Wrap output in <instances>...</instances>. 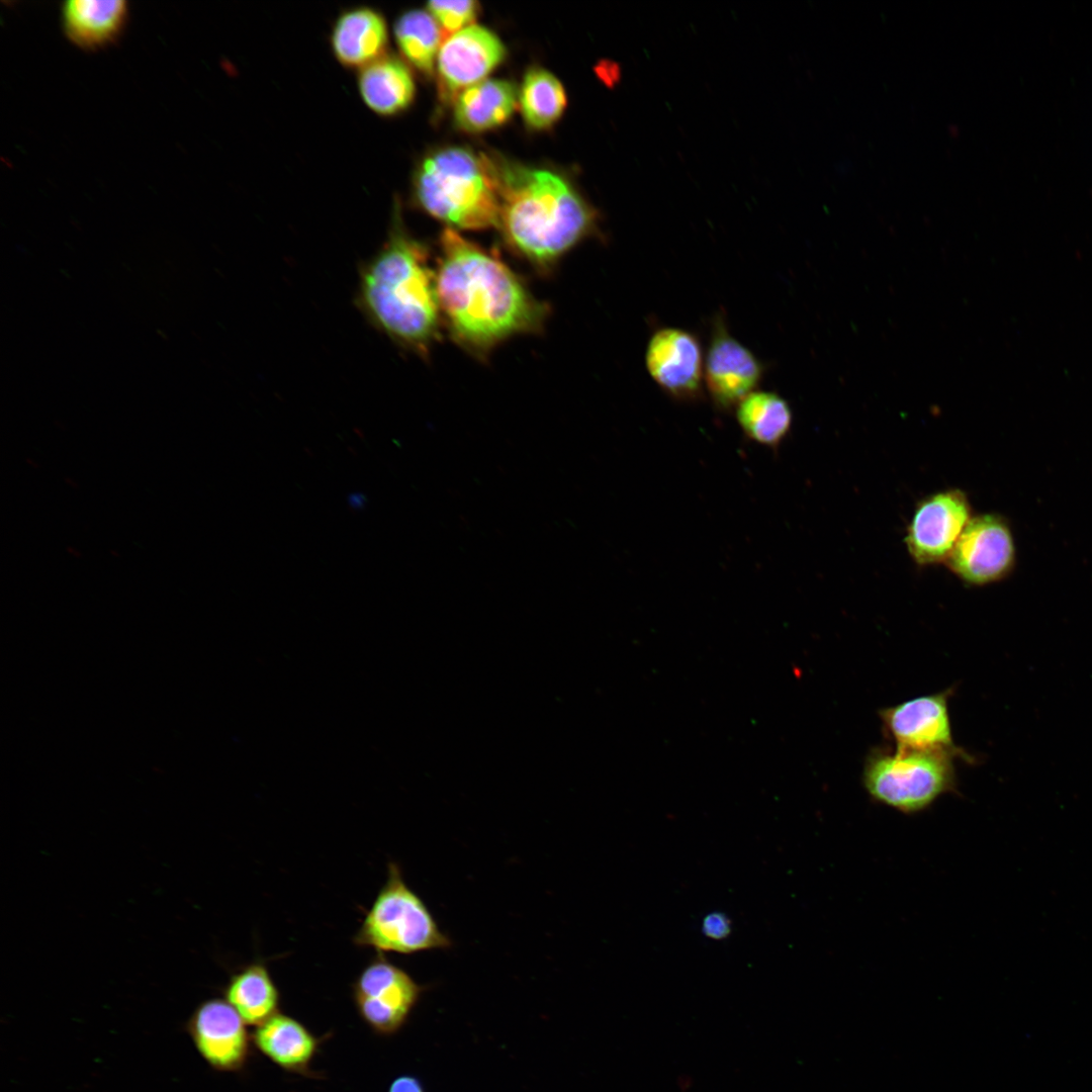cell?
<instances>
[{"label":"cell","mask_w":1092,"mask_h":1092,"mask_svg":"<svg viewBox=\"0 0 1092 1092\" xmlns=\"http://www.w3.org/2000/svg\"><path fill=\"white\" fill-rule=\"evenodd\" d=\"M393 33L406 62L423 75L431 77L444 39L435 18L422 9L407 10L395 20Z\"/></svg>","instance_id":"obj_22"},{"label":"cell","mask_w":1092,"mask_h":1092,"mask_svg":"<svg viewBox=\"0 0 1092 1092\" xmlns=\"http://www.w3.org/2000/svg\"><path fill=\"white\" fill-rule=\"evenodd\" d=\"M957 757L939 749L875 747L864 759L861 783L874 802L906 815L917 814L941 796L957 792Z\"/></svg>","instance_id":"obj_5"},{"label":"cell","mask_w":1092,"mask_h":1092,"mask_svg":"<svg viewBox=\"0 0 1092 1092\" xmlns=\"http://www.w3.org/2000/svg\"><path fill=\"white\" fill-rule=\"evenodd\" d=\"M351 989L364 1023L374 1033L390 1036L404 1026L426 987L378 953L361 971Z\"/></svg>","instance_id":"obj_7"},{"label":"cell","mask_w":1092,"mask_h":1092,"mask_svg":"<svg viewBox=\"0 0 1092 1092\" xmlns=\"http://www.w3.org/2000/svg\"><path fill=\"white\" fill-rule=\"evenodd\" d=\"M436 288L441 316L463 348L485 355L508 338L540 331L546 306L499 258L446 228Z\"/></svg>","instance_id":"obj_1"},{"label":"cell","mask_w":1092,"mask_h":1092,"mask_svg":"<svg viewBox=\"0 0 1092 1092\" xmlns=\"http://www.w3.org/2000/svg\"><path fill=\"white\" fill-rule=\"evenodd\" d=\"M704 363L699 339L684 329H658L647 343V372L656 385L674 400L695 402L702 399Z\"/></svg>","instance_id":"obj_10"},{"label":"cell","mask_w":1092,"mask_h":1092,"mask_svg":"<svg viewBox=\"0 0 1092 1092\" xmlns=\"http://www.w3.org/2000/svg\"><path fill=\"white\" fill-rule=\"evenodd\" d=\"M388 1092H425L421 1081L411 1075L396 1077L389 1085Z\"/></svg>","instance_id":"obj_26"},{"label":"cell","mask_w":1092,"mask_h":1092,"mask_svg":"<svg viewBox=\"0 0 1092 1092\" xmlns=\"http://www.w3.org/2000/svg\"><path fill=\"white\" fill-rule=\"evenodd\" d=\"M192 1042L207 1065L218 1072H240L250 1058L247 1023L225 1000L212 998L194 1010L187 1023Z\"/></svg>","instance_id":"obj_13"},{"label":"cell","mask_w":1092,"mask_h":1092,"mask_svg":"<svg viewBox=\"0 0 1092 1092\" xmlns=\"http://www.w3.org/2000/svg\"><path fill=\"white\" fill-rule=\"evenodd\" d=\"M357 85L364 103L380 116L406 110L416 95L414 76L405 63L386 54L358 71Z\"/></svg>","instance_id":"obj_17"},{"label":"cell","mask_w":1092,"mask_h":1092,"mask_svg":"<svg viewBox=\"0 0 1092 1092\" xmlns=\"http://www.w3.org/2000/svg\"><path fill=\"white\" fill-rule=\"evenodd\" d=\"M972 519L967 494L949 488L920 500L906 529L905 544L920 566L945 562Z\"/></svg>","instance_id":"obj_8"},{"label":"cell","mask_w":1092,"mask_h":1092,"mask_svg":"<svg viewBox=\"0 0 1092 1092\" xmlns=\"http://www.w3.org/2000/svg\"><path fill=\"white\" fill-rule=\"evenodd\" d=\"M253 1045L283 1071L304 1077H316L311 1063L323 1042L297 1019L278 1012L254 1027Z\"/></svg>","instance_id":"obj_16"},{"label":"cell","mask_w":1092,"mask_h":1092,"mask_svg":"<svg viewBox=\"0 0 1092 1092\" xmlns=\"http://www.w3.org/2000/svg\"><path fill=\"white\" fill-rule=\"evenodd\" d=\"M127 3L123 0H69L62 7L67 36L84 49L112 41L123 27Z\"/></svg>","instance_id":"obj_19"},{"label":"cell","mask_w":1092,"mask_h":1092,"mask_svg":"<svg viewBox=\"0 0 1092 1092\" xmlns=\"http://www.w3.org/2000/svg\"><path fill=\"white\" fill-rule=\"evenodd\" d=\"M223 994L247 1025L256 1027L279 1012V990L262 962L248 964L235 972Z\"/></svg>","instance_id":"obj_20"},{"label":"cell","mask_w":1092,"mask_h":1092,"mask_svg":"<svg viewBox=\"0 0 1092 1092\" xmlns=\"http://www.w3.org/2000/svg\"><path fill=\"white\" fill-rule=\"evenodd\" d=\"M763 374L760 360L717 316L704 363V383L715 407L723 413L735 411L756 390Z\"/></svg>","instance_id":"obj_11"},{"label":"cell","mask_w":1092,"mask_h":1092,"mask_svg":"<svg viewBox=\"0 0 1092 1092\" xmlns=\"http://www.w3.org/2000/svg\"><path fill=\"white\" fill-rule=\"evenodd\" d=\"M413 188L422 209L452 226H498L500 201L491 157L467 148L440 149L419 164Z\"/></svg>","instance_id":"obj_4"},{"label":"cell","mask_w":1092,"mask_h":1092,"mask_svg":"<svg viewBox=\"0 0 1092 1092\" xmlns=\"http://www.w3.org/2000/svg\"><path fill=\"white\" fill-rule=\"evenodd\" d=\"M399 210L395 203L387 239L361 272L359 301L391 340L427 355L442 320L436 274L427 249L408 234Z\"/></svg>","instance_id":"obj_3"},{"label":"cell","mask_w":1092,"mask_h":1092,"mask_svg":"<svg viewBox=\"0 0 1092 1092\" xmlns=\"http://www.w3.org/2000/svg\"><path fill=\"white\" fill-rule=\"evenodd\" d=\"M387 870L385 883L353 936L354 944L401 954L449 947L451 940L404 882L399 866L390 861Z\"/></svg>","instance_id":"obj_6"},{"label":"cell","mask_w":1092,"mask_h":1092,"mask_svg":"<svg viewBox=\"0 0 1092 1092\" xmlns=\"http://www.w3.org/2000/svg\"><path fill=\"white\" fill-rule=\"evenodd\" d=\"M388 27L384 15L371 6H355L341 12L332 27L334 57L344 67L362 69L387 54Z\"/></svg>","instance_id":"obj_15"},{"label":"cell","mask_w":1092,"mask_h":1092,"mask_svg":"<svg viewBox=\"0 0 1092 1092\" xmlns=\"http://www.w3.org/2000/svg\"><path fill=\"white\" fill-rule=\"evenodd\" d=\"M519 103L526 123L532 128L543 129L561 116L566 106V95L552 73L532 67L523 79Z\"/></svg>","instance_id":"obj_23"},{"label":"cell","mask_w":1092,"mask_h":1092,"mask_svg":"<svg viewBox=\"0 0 1092 1092\" xmlns=\"http://www.w3.org/2000/svg\"><path fill=\"white\" fill-rule=\"evenodd\" d=\"M500 211L498 226L509 246L547 268L598 226V213L558 174L492 158Z\"/></svg>","instance_id":"obj_2"},{"label":"cell","mask_w":1092,"mask_h":1092,"mask_svg":"<svg viewBox=\"0 0 1092 1092\" xmlns=\"http://www.w3.org/2000/svg\"><path fill=\"white\" fill-rule=\"evenodd\" d=\"M744 435L751 441L777 450L791 431L793 412L789 402L774 391L755 390L735 408Z\"/></svg>","instance_id":"obj_21"},{"label":"cell","mask_w":1092,"mask_h":1092,"mask_svg":"<svg viewBox=\"0 0 1092 1092\" xmlns=\"http://www.w3.org/2000/svg\"><path fill=\"white\" fill-rule=\"evenodd\" d=\"M731 926L728 917L722 913H711L704 918L703 932L714 939L725 938Z\"/></svg>","instance_id":"obj_25"},{"label":"cell","mask_w":1092,"mask_h":1092,"mask_svg":"<svg viewBox=\"0 0 1092 1092\" xmlns=\"http://www.w3.org/2000/svg\"><path fill=\"white\" fill-rule=\"evenodd\" d=\"M427 8L439 24L444 40L469 26L475 19L478 9L477 3L472 0L430 1L427 3Z\"/></svg>","instance_id":"obj_24"},{"label":"cell","mask_w":1092,"mask_h":1092,"mask_svg":"<svg viewBox=\"0 0 1092 1092\" xmlns=\"http://www.w3.org/2000/svg\"><path fill=\"white\" fill-rule=\"evenodd\" d=\"M952 694L949 688L881 709L885 735L897 748L947 750L973 761L953 741L948 709Z\"/></svg>","instance_id":"obj_9"},{"label":"cell","mask_w":1092,"mask_h":1092,"mask_svg":"<svg viewBox=\"0 0 1092 1092\" xmlns=\"http://www.w3.org/2000/svg\"><path fill=\"white\" fill-rule=\"evenodd\" d=\"M1012 535L996 515L972 517L945 563L963 582L983 585L1004 577L1013 564Z\"/></svg>","instance_id":"obj_12"},{"label":"cell","mask_w":1092,"mask_h":1092,"mask_svg":"<svg viewBox=\"0 0 1092 1092\" xmlns=\"http://www.w3.org/2000/svg\"><path fill=\"white\" fill-rule=\"evenodd\" d=\"M517 105L515 86L506 80H483L461 91L454 99L456 125L480 132L505 123Z\"/></svg>","instance_id":"obj_18"},{"label":"cell","mask_w":1092,"mask_h":1092,"mask_svg":"<svg viewBox=\"0 0 1092 1092\" xmlns=\"http://www.w3.org/2000/svg\"><path fill=\"white\" fill-rule=\"evenodd\" d=\"M506 57L498 36L479 25H469L443 40L437 57L439 91L444 100L455 99L477 84Z\"/></svg>","instance_id":"obj_14"}]
</instances>
